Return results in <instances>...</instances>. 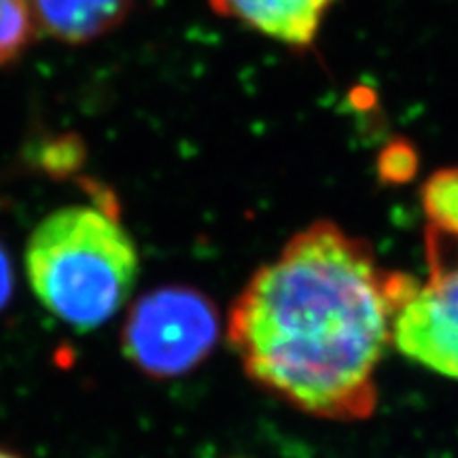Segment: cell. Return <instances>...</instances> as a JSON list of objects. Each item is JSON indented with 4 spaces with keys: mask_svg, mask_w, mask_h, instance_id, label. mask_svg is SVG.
<instances>
[{
    "mask_svg": "<svg viewBox=\"0 0 458 458\" xmlns=\"http://www.w3.org/2000/svg\"><path fill=\"white\" fill-rule=\"evenodd\" d=\"M414 280L385 270L365 240L314 221L240 291L227 317L229 346L246 376L284 403L325 420H365Z\"/></svg>",
    "mask_w": 458,
    "mask_h": 458,
    "instance_id": "1",
    "label": "cell"
},
{
    "mask_svg": "<svg viewBox=\"0 0 458 458\" xmlns=\"http://www.w3.org/2000/svg\"><path fill=\"white\" fill-rule=\"evenodd\" d=\"M24 266L37 300L68 327L88 331L130 300L140 257L111 206H66L34 227Z\"/></svg>",
    "mask_w": 458,
    "mask_h": 458,
    "instance_id": "2",
    "label": "cell"
},
{
    "mask_svg": "<svg viewBox=\"0 0 458 458\" xmlns=\"http://www.w3.org/2000/svg\"><path fill=\"white\" fill-rule=\"evenodd\" d=\"M221 334L215 301L191 286H159L136 300L122 329V351L151 377H179L213 352Z\"/></svg>",
    "mask_w": 458,
    "mask_h": 458,
    "instance_id": "3",
    "label": "cell"
},
{
    "mask_svg": "<svg viewBox=\"0 0 458 458\" xmlns=\"http://www.w3.org/2000/svg\"><path fill=\"white\" fill-rule=\"evenodd\" d=\"M425 283L401 301L393 344L422 368L458 380V238L427 225Z\"/></svg>",
    "mask_w": 458,
    "mask_h": 458,
    "instance_id": "4",
    "label": "cell"
},
{
    "mask_svg": "<svg viewBox=\"0 0 458 458\" xmlns=\"http://www.w3.org/2000/svg\"><path fill=\"white\" fill-rule=\"evenodd\" d=\"M334 0H208L216 15L236 20L291 49L317 41Z\"/></svg>",
    "mask_w": 458,
    "mask_h": 458,
    "instance_id": "5",
    "label": "cell"
},
{
    "mask_svg": "<svg viewBox=\"0 0 458 458\" xmlns=\"http://www.w3.org/2000/svg\"><path fill=\"white\" fill-rule=\"evenodd\" d=\"M34 20L49 37L64 43H89L114 30L134 0H30Z\"/></svg>",
    "mask_w": 458,
    "mask_h": 458,
    "instance_id": "6",
    "label": "cell"
},
{
    "mask_svg": "<svg viewBox=\"0 0 458 458\" xmlns=\"http://www.w3.org/2000/svg\"><path fill=\"white\" fill-rule=\"evenodd\" d=\"M428 227L458 238V168L433 172L420 191Z\"/></svg>",
    "mask_w": 458,
    "mask_h": 458,
    "instance_id": "7",
    "label": "cell"
},
{
    "mask_svg": "<svg viewBox=\"0 0 458 458\" xmlns=\"http://www.w3.org/2000/svg\"><path fill=\"white\" fill-rule=\"evenodd\" d=\"M30 0H0V66L13 62L32 41Z\"/></svg>",
    "mask_w": 458,
    "mask_h": 458,
    "instance_id": "8",
    "label": "cell"
},
{
    "mask_svg": "<svg viewBox=\"0 0 458 458\" xmlns=\"http://www.w3.org/2000/svg\"><path fill=\"white\" fill-rule=\"evenodd\" d=\"M416 164V151L408 142H393L380 157V176L386 182H405L414 176Z\"/></svg>",
    "mask_w": 458,
    "mask_h": 458,
    "instance_id": "9",
    "label": "cell"
},
{
    "mask_svg": "<svg viewBox=\"0 0 458 458\" xmlns=\"http://www.w3.org/2000/svg\"><path fill=\"white\" fill-rule=\"evenodd\" d=\"M13 293V267H11L7 250L0 244V310L7 306Z\"/></svg>",
    "mask_w": 458,
    "mask_h": 458,
    "instance_id": "10",
    "label": "cell"
},
{
    "mask_svg": "<svg viewBox=\"0 0 458 458\" xmlns=\"http://www.w3.org/2000/svg\"><path fill=\"white\" fill-rule=\"evenodd\" d=\"M0 458H20V456L13 454V452H9V450H4V448H0Z\"/></svg>",
    "mask_w": 458,
    "mask_h": 458,
    "instance_id": "11",
    "label": "cell"
}]
</instances>
